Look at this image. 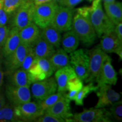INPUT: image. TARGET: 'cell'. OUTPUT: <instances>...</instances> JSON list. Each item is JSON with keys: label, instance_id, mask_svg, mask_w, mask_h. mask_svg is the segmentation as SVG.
I'll return each mask as SVG.
<instances>
[{"label": "cell", "instance_id": "obj_41", "mask_svg": "<svg viewBox=\"0 0 122 122\" xmlns=\"http://www.w3.org/2000/svg\"><path fill=\"white\" fill-rule=\"evenodd\" d=\"M33 5L36 6L40 5L45 4V3H48L52 1V0H31Z\"/></svg>", "mask_w": 122, "mask_h": 122}, {"label": "cell", "instance_id": "obj_27", "mask_svg": "<svg viewBox=\"0 0 122 122\" xmlns=\"http://www.w3.org/2000/svg\"><path fill=\"white\" fill-rule=\"evenodd\" d=\"M27 72H28L29 79L32 83L43 80L47 78L45 72L35 61Z\"/></svg>", "mask_w": 122, "mask_h": 122}, {"label": "cell", "instance_id": "obj_33", "mask_svg": "<svg viewBox=\"0 0 122 122\" xmlns=\"http://www.w3.org/2000/svg\"><path fill=\"white\" fill-rule=\"evenodd\" d=\"M35 59H36V57H35L32 47H29L28 52H27L26 56L20 68H22L25 71H28L35 62Z\"/></svg>", "mask_w": 122, "mask_h": 122}, {"label": "cell", "instance_id": "obj_26", "mask_svg": "<svg viewBox=\"0 0 122 122\" xmlns=\"http://www.w3.org/2000/svg\"><path fill=\"white\" fill-rule=\"evenodd\" d=\"M97 88L98 86H96L93 81H91L88 85L83 86L81 89L78 92L74 100L75 101L76 105L78 106H83L84 100L92 92H96L97 91Z\"/></svg>", "mask_w": 122, "mask_h": 122}, {"label": "cell", "instance_id": "obj_4", "mask_svg": "<svg viewBox=\"0 0 122 122\" xmlns=\"http://www.w3.org/2000/svg\"><path fill=\"white\" fill-rule=\"evenodd\" d=\"M35 5L31 0L22 2L12 14L11 27L19 30L33 22V13Z\"/></svg>", "mask_w": 122, "mask_h": 122}, {"label": "cell", "instance_id": "obj_18", "mask_svg": "<svg viewBox=\"0 0 122 122\" xmlns=\"http://www.w3.org/2000/svg\"><path fill=\"white\" fill-rule=\"evenodd\" d=\"M32 48L36 59H49L56 51L55 48L53 46L41 37L36 41Z\"/></svg>", "mask_w": 122, "mask_h": 122}, {"label": "cell", "instance_id": "obj_49", "mask_svg": "<svg viewBox=\"0 0 122 122\" xmlns=\"http://www.w3.org/2000/svg\"><path fill=\"white\" fill-rule=\"evenodd\" d=\"M28 1V0H22V2H24V1Z\"/></svg>", "mask_w": 122, "mask_h": 122}, {"label": "cell", "instance_id": "obj_6", "mask_svg": "<svg viewBox=\"0 0 122 122\" xmlns=\"http://www.w3.org/2000/svg\"><path fill=\"white\" fill-rule=\"evenodd\" d=\"M70 64L77 76L81 80H86L89 75V56L82 49L70 53Z\"/></svg>", "mask_w": 122, "mask_h": 122}, {"label": "cell", "instance_id": "obj_25", "mask_svg": "<svg viewBox=\"0 0 122 122\" xmlns=\"http://www.w3.org/2000/svg\"><path fill=\"white\" fill-rule=\"evenodd\" d=\"M106 15L111 22L116 25L122 21V4L114 2L110 4H103Z\"/></svg>", "mask_w": 122, "mask_h": 122}, {"label": "cell", "instance_id": "obj_32", "mask_svg": "<svg viewBox=\"0 0 122 122\" xmlns=\"http://www.w3.org/2000/svg\"><path fill=\"white\" fill-rule=\"evenodd\" d=\"M110 114L116 120L121 122L122 119V101L115 102L111 105L110 109Z\"/></svg>", "mask_w": 122, "mask_h": 122}, {"label": "cell", "instance_id": "obj_34", "mask_svg": "<svg viewBox=\"0 0 122 122\" xmlns=\"http://www.w3.org/2000/svg\"><path fill=\"white\" fill-rule=\"evenodd\" d=\"M22 0H3V9L6 13L12 14L22 3Z\"/></svg>", "mask_w": 122, "mask_h": 122}, {"label": "cell", "instance_id": "obj_3", "mask_svg": "<svg viewBox=\"0 0 122 122\" xmlns=\"http://www.w3.org/2000/svg\"><path fill=\"white\" fill-rule=\"evenodd\" d=\"M59 5L54 1L36 6L33 9V22L40 29L51 24Z\"/></svg>", "mask_w": 122, "mask_h": 122}, {"label": "cell", "instance_id": "obj_29", "mask_svg": "<svg viewBox=\"0 0 122 122\" xmlns=\"http://www.w3.org/2000/svg\"><path fill=\"white\" fill-rule=\"evenodd\" d=\"M66 94L65 92H58L57 93H55L54 94H52L47 98H46L45 100L39 102H40L42 109L45 111L46 110L53 106L55 103H57L59 100L63 98V97H65Z\"/></svg>", "mask_w": 122, "mask_h": 122}, {"label": "cell", "instance_id": "obj_7", "mask_svg": "<svg viewBox=\"0 0 122 122\" xmlns=\"http://www.w3.org/2000/svg\"><path fill=\"white\" fill-rule=\"evenodd\" d=\"M15 115L20 122H33L44 114L40 102H28L13 106Z\"/></svg>", "mask_w": 122, "mask_h": 122}, {"label": "cell", "instance_id": "obj_23", "mask_svg": "<svg viewBox=\"0 0 122 122\" xmlns=\"http://www.w3.org/2000/svg\"><path fill=\"white\" fill-rule=\"evenodd\" d=\"M79 42L78 36L72 30L66 31L61 38L62 48L67 53H71L77 49Z\"/></svg>", "mask_w": 122, "mask_h": 122}, {"label": "cell", "instance_id": "obj_28", "mask_svg": "<svg viewBox=\"0 0 122 122\" xmlns=\"http://www.w3.org/2000/svg\"><path fill=\"white\" fill-rule=\"evenodd\" d=\"M20 122L15 115L14 107L6 103L2 109H0V122Z\"/></svg>", "mask_w": 122, "mask_h": 122}, {"label": "cell", "instance_id": "obj_24", "mask_svg": "<svg viewBox=\"0 0 122 122\" xmlns=\"http://www.w3.org/2000/svg\"><path fill=\"white\" fill-rule=\"evenodd\" d=\"M9 76L10 84L16 86H30L31 84L28 75V72L19 68L15 70Z\"/></svg>", "mask_w": 122, "mask_h": 122}, {"label": "cell", "instance_id": "obj_15", "mask_svg": "<svg viewBox=\"0 0 122 122\" xmlns=\"http://www.w3.org/2000/svg\"><path fill=\"white\" fill-rule=\"evenodd\" d=\"M118 80L117 74L111 64V59L109 56H107L103 62L101 71L97 84H107L109 85H116Z\"/></svg>", "mask_w": 122, "mask_h": 122}, {"label": "cell", "instance_id": "obj_21", "mask_svg": "<svg viewBox=\"0 0 122 122\" xmlns=\"http://www.w3.org/2000/svg\"><path fill=\"white\" fill-rule=\"evenodd\" d=\"M40 37L46 41L53 46L54 48H59L61 44V32L51 25L41 29Z\"/></svg>", "mask_w": 122, "mask_h": 122}, {"label": "cell", "instance_id": "obj_44", "mask_svg": "<svg viewBox=\"0 0 122 122\" xmlns=\"http://www.w3.org/2000/svg\"><path fill=\"white\" fill-rule=\"evenodd\" d=\"M114 53H116L119 57L120 61L122 59V45L119 46L118 48L114 51Z\"/></svg>", "mask_w": 122, "mask_h": 122}, {"label": "cell", "instance_id": "obj_43", "mask_svg": "<svg viewBox=\"0 0 122 122\" xmlns=\"http://www.w3.org/2000/svg\"><path fill=\"white\" fill-rule=\"evenodd\" d=\"M4 72L3 71L2 66H0V91L2 87L3 83H4Z\"/></svg>", "mask_w": 122, "mask_h": 122}, {"label": "cell", "instance_id": "obj_37", "mask_svg": "<svg viewBox=\"0 0 122 122\" xmlns=\"http://www.w3.org/2000/svg\"><path fill=\"white\" fill-rule=\"evenodd\" d=\"M10 27L7 25L0 27V48H2L10 32Z\"/></svg>", "mask_w": 122, "mask_h": 122}, {"label": "cell", "instance_id": "obj_47", "mask_svg": "<svg viewBox=\"0 0 122 122\" xmlns=\"http://www.w3.org/2000/svg\"><path fill=\"white\" fill-rule=\"evenodd\" d=\"M53 1H54V2H57L58 4H60V3L61 2V1H62V0H52Z\"/></svg>", "mask_w": 122, "mask_h": 122}, {"label": "cell", "instance_id": "obj_11", "mask_svg": "<svg viewBox=\"0 0 122 122\" xmlns=\"http://www.w3.org/2000/svg\"><path fill=\"white\" fill-rule=\"evenodd\" d=\"M6 96L11 106H16L31 100L30 86H16L9 84L6 88Z\"/></svg>", "mask_w": 122, "mask_h": 122}, {"label": "cell", "instance_id": "obj_39", "mask_svg": "<svg viewBox=\"0 0 122 122\" xmlns=\"http://www.w3.org/2000/svg\"><path fill=\"white\" fill-rule=\"evenodd\" d=\"M114 32L115 33L119 41L122 43V22L119 23L115 25L114 29Z\"/></svg>", "mask_w": 122, "mask_h": 122}, {"label": "cell", "instance_id": "obj_5", "mask_svg": "<svg viewBox=\"0 0 122 122\" xmlns=\"http://www.w3.org/2000/svg\"><path fill=\"white\" fill-rule=\"evenodd\" d=\"M109 111L104 108H91L84 109L79 113H75L71 118L66 119V122H111Z\"/></svg>", "mask_w": 122, "mask_h": 122}, {"label": "cell", "instance_id": "obj_10", "mask_svg": "<svg viewBox=\"0 0 122 122\" xmlns=\"http://www.w3.org/2000/svg\"><path fill=\"white\" fill-rule=\"evenodd\" d=\"M57 91V84L54 77H50L33 83L31 92L33 98L39 101L45 100Z\"/></svg>", "mask_w": 122, "mask_h": 122}, {"label": "cell", "instance_id": "obj_31", "mask_svg": "<svg viewBox=\"0 0 122 122\" xmlns=\"http://www.w3.org/2000/svg\"><path fill=\"white\" fill-rule=\"evenodd\" d=\"M35 61L36 62L39 66L41 68L43 71L46 75L47 78L49 77L52 75L53 72H54V70L53 68L52 65L50 62L49 59L46 58H40L36 59Z\"/></svg>", "mask_w": 122, "mask_h": 122}, {"label": "cell", "instance_id": "obj_22", "mask_svg": "<svg viewBox=\"0 0 122 122\" xmlns=\"http://www.w3.org/2000/svg\"><path fill=\"white\" fill-rule=\"evenodd\" d=\"M49 60L55 71L70 65L69 56L63 48H58L54 54L49 58Z\"/></svg>", "mask_w": 122, "mask_h": 122}, {"label": "cell", "instance_id": "obj_46", "mask_svg": "<svg viewBox=\"0 0 122 122\" xmlns=\"http://www.w3.org/2000/svg\"><path fill=\"white\" fill-rule=\"evenodd\" d=\"M103 1L105 4H110V3L115 2V0H103Z\"/></svg>", "mask_w": 122, "mask_h": 122}, {"label": "cell", "instance_id": "obj_42", "mask_svg": "<svg viewBox=\"0 0 122 122\" xmlns=\"http://www.w3.org/2000/svg\"><path fill=\"white\" fill-rule=\"evenodd\" d=\"M6 104V100L4 95L0 91V109H2Z\"/></svg>", "mask_w": 122, "mask_h": 122}, {"label": "cell", "instance_id": "obj_9", "mask_svg": "<svg viewBox=\"0 0 122 122\" xmlns=\"http://www.w3.org/2000/svg\"><path fill=\"white\" fill-rule=\"evenodd\" d=\"M74 11V9L59 5L50 25L60 32L71 30Z\"/></svg>", "mask_w": 122, "mask_h": 122}, {"label": "cell", "instance_id": "obj_19", "mask_svg": "<svg viewBox=\"0 0 122 122\" xmlns=\"http://www.w3.org/2000/svg\"><path fill=\"white\" fill-rule=\"evenodd\" d=\"M100 45L101 49L105 53H111L122 45L114 33V30L110 32L105 33L101 36Z\"/></svg>", "mask_w": 122, "mask_h": 122}, {"label": "cell", "instance_id": "obj_50", "mask_svg": "<svg viewBox=\"0 0 122 122\" xmlns=\"http://www.w3.org/2000/svg\"><path fill=\"white\" fill-rule=\"evenodd\" d=\"M88 1H89V2H92V1H93V0H88Z\"/></svg>", "mask_w": 122, "mask_h": 122}, {"label": "cell", "instance_id": "obj_35", "mask_svg": "<svg viewBox=\"0 0 122 122\" xmlns=\"http://www.w3.org/2000/svg\"><path fill=\"white\" fill-rule=\"evenodd\" d=\"M35 122H64L65 120L62 118L55 117L49 114L45 113L39 118H38Z\"/></svg>", "mask_w": 122, "mask_h": 122}, {"label": "cell", "instance_id": "obj_40", "mask_svg": "<svg viewBox=\"0 0 122 122\" xmlns=\"http://www.w3.org/2000/svg\"><path fill=\"white\" fill-rule=\"evenodd\" d=\"M79 91H70L68 94H66V97L69 99L70 101L75 100L76 96L77 95Z\"/></svg>", "mask_w": 122, "mask_h": 122}, {"label": "cell", "instance_id": "obj_16", "mask_svg": "<svg viewBox=\"0 0 122 122\" xmlns=\"http://www.w3.org/2000/svg\"><path fill=\"white\" fill-rule=\"evenodd\" d=\"M39 27L32 22L24 28L19 30L21 43L24 44L30 47H33L36 41L40 37Z\"/></svg>", "mask_w": 122, "mask_h": 122}, {"label": "cell", "instance_id": "obj_38", "mask_svg": "<svg viewBox=\"0 0 122 122\" xmlns=\"http://www.w3.org/2000/svg\"><path fill=\"white\" fill-rule=\"evenodd\" d=\"M83 0H62L59 5L74 9L77 4H80Z\"/></svg>", "mask_w": 122, "mask_h": 122}, {"label": "cell", "instance_id": "obj_14", "mask_svg": "<svg viewBox=\"0 0 122 122\" xmlns=\"http://www.w3.org/2000/svg\"><path fill=\"white\" fill-rule=\"evenodd\" d=\"M70 101H71L66 97V94L65 97L59 100L53 106L46 110L44 112L65 120L71 118L73 114L71 111Z\"/></svg>", "mask_w": 122, "mask_h": 122}, {"label": "cell", "instance_id": "obj_30", "mask_svg": "<svg viewBox=\"0 0 122 122\" xmlns=\"http://www.w3.org/2000/svg\"><path fill=\"white\" fill-rule=\"evenodd\" d=\"M83 86L82 80L79 78L76 73H74L70 76L67 83V91H79Z\"/></svg>", "mask_w": 122, "mask_h": 122}, {"label": "cell", "instance_id": "obj_17", "mask_svg": "<svg viewBox=\"0 0 122 122\" xmlns=\"http://www.w3.org/2000/svg\"><path fill=\"white\" fill-rule=\"evenodd\" d=\"M21 44L19 30L15 27H11L9 35L2 48L4 57H6L13 52Z\"/></svg>", "mask_w": 122, "mask_h": 122}, {"label": "cell", "instance_id": "obj_13", "mask_svg": "<svg viewBox=\"0 0 122 122\" xmlns=\"http://www.w3.org/2000/svg\"><path fill=\"white\" fill-rule=\"evenodd\" d=\"M98 88L95 92L98 100L95 108H104L119 100L120 95L111 88V85L107 84H98Z\"/></svg>", "mask_w": 122, "mask_h": 122}, {"label": "cell", "instance_id": "obj_12", "mask_svg": "<svg viewBox=\"0 0 122 122\" xmlns=\"http://www.w3.org/2000/svg\"><path fill=\"white\" fill-rule=\"evenodd\" d=\"M29 47L25 44L21 43L13 53L5 57V66L7 75L20 68L28 52Z\"/></svg>", "mask_w": 122, "mask_h": 122}, {"label": "cell", "instance_id": "obj_1", "mask_svg": "<svg viewBox=\"0 0 122 122\" xmlns=\"http://www.w3.org/2000/svg\"><path fill=\"white\" fill-rule=\"evenodd\" d=\"M102 0H93L90 7L89 18L95 30L97 36L101 37L103 34L114 30L115 25L109 19L102 7Z\"/></svg>", "mask_w": 122, "mask_h": 122}, {"label": "cell", "instance_id": "obj_8", "mask_svg": "<svg viewBox=\"0 0 122 122\" xmlns=\"http://www.w3.org/2000/svg\"><path fill=\"white\" fill-rule=\"evenodd\" d=\"M107 56V54L101 49L100 45L89 51V75L85 81H97Z\"/></svg>", "mask_w": 122, "mask_h": 122}, {"label": "cell", "instance_id": "obj_45", "mask_svg": "<svg viewBox=\"0 0 122 122\" xmlns=\"http://www.w3.org/2000/svg\"><path fill=\"white\" fill-rule=\"evenodd\" d=\"M4 54H3L2 48H0V66H2L3 58H4Z\"/></svg>", "mask_w": 122, "mask_h": 122}, {"label": "cell", "instance_id": "obj_36", "mask_svg": "<svg viewBox=\"0 0 122 122\" xmlns=\"http://www.w3.org/2000/svg\"><path fill=\"white\" fill-rule=\"evenodd\" d=\"M12 14H9L5 11L3 4L0 5V27L6 25L10 22Z\"/></svg>", "mask_w": 122, "mask_h": 122}, {"label": "cell", "instance_id": "obj_48", "mask_svg": "<svg viewBox=\"0 0 122 122\" xmlns=\"http://www.w3.org/2000/svg\"><path fill=\"white\" fill-rule=\"evenodd\" d=\"M3 4V0H0V5Z\"/></svg>", "mask_w": 122, "mask_h": 122}, {"label": "cell", "instance_id": "obj_20", "mask_svg": "<svg viewBox=\"0 0 122 122\" xmlns=\"http://www.w3.org/2000/svg\"><path fill=\"white\" fill-rule=\"evenodd\" d=\"M75 70L71 66L64 67L57 70L55 73V79L57 84L58 92H65L67 90V83L70 76L74 74Z\"/></svg>", "mask_w": 122, "mask_h": 122}, {"label": "cell", "instance_id": "obj_2", "mask_svg": "<svg viewBox=\"0 0 122 122\" xmlns=\"http://www.w3.org/2000/svg\"><path fill=\"white\" fill-rule=\"evenodd\" d=\"M71 30L77 35L79 40L87 46L92 45L97 38L96 31L89 18L78 13H76L73 17Z\"/></svg>", "mask_w": 122, "mask_h": 122}]
</instances>
